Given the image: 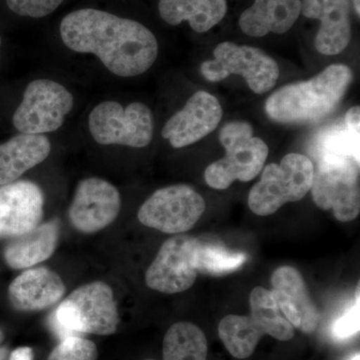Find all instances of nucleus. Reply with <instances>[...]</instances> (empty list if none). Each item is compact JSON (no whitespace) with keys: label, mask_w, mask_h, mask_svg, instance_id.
Here are the masks:
<instances>
[{"label":"nucleus","mask_w":360,"mask_h":360,"mask_svg":"<svg viewBox=\"0 0 360 360\" xmlns=\"http://www.w3.org/2000/svg\"><path fill=\"white\" fill-rule=\"evenodd\" d=\"M271 284L274 300L291 326L304 333H314L321 315L302 274L288 265L279 267L272 274Z\"/></svg>","instance_id":"2eb2a0df"},{"label":"nucleus","mask_w":360,"mask_h":360,"mask_svg":"<svg viewBox=\"0 0 360 360\" xmlns=\"http://www.w3.org/2000/svg\"><path fill=\"white\" fill-rule=\"evenodd\" d=\"M122 207L118 189L98 177L80 180L68 210L70 224L82 233H94L112 224Z\"/></svg>","instance_id":"f8f14e48"},{"label":"nucleus","mask_w":360,"mask_h":360,"mask_svg":"<svg viewBox=\"0 0 360 360\" xmlns=\"http://www.w3.org/2000/svg\"><path fill=\"white\" fill-rule=\"evenodd\" d=\"M51 153L44 134H20L0 143V186L13 184L26 172L44 162Z\"/></svg>","instance_id":"a211bd4d"},{"label":"nucleus","mask_w":360,"mask_h":360,"mask_svg":"<svg viewBox=\"0 0 360 360\" xmlns=\"http://www.w3.org/2000/svg\"><path fill=\"white\" fill-rule=\"evenodd\" d=\"M65 293L63 279L47 267L26 269L8 288L9 300L20 311H37L60 302Z\"/></svg>","instance_id":"f3484780"},{"label":"nucleus","mask_w":360,"mask_h":360,"mask_svg":"<svg viewBox=\"0 0 360 360\" xmlns=\"http://www.w3.org/2000/svg\"><path fill=\"white\" fill-rule=\"evenodd\" d=\"M120 323L117 305L108 284L94 281L73 290L51 316L61 340L77 333L110 335Z\"/></svg>","instance_id":"7ed1b4c3"},{"label":"nucleus","mask_w":360,"mask_h":360,"mask_svg":"<svg viewBox=\"0 0 360 360\" xmlns=\"http://www.w3.org/2000/svg\"><path fill=\"white\" fill-rule=\"evenodd\" d=\"M75 106V97L65 85L51 79H35L26 86L13 116L20 134H45L63 127Z\"/></svg>","instance_id":"1a4fd4ad"},{"label":"nucleus","mask_w":360,"mask_h":360,"mask_svg":"<svg viewBox=\"0 0 360 360\" xmlns=\"http://www.w3.org/2000/svg\"><path fill=\"white\" fill-rule=\"evenodd\" d=\"M221 104L208 92H195L182 110L174 113L165 123L161 135L174 148L191 146L205 139L221 122Z\"/></svg>","instance_id":"ddd939ff"},{"label":"nucleus","mask_w":360,"mask_h":360,"mask_svg":"<svg viewBox=\"0 0 360 360\" xmlns=\"http://www.w3.org/2000/svg\"><path fill=\"white\" fill-rule=\"evenodd\" d=\"M245 253L227 250L217 243H202L200 240L198 248V272L222 276L236 271L246 262Z\"/></svg>","instance_id":"a878e982"},{"label":"nucleus","mask_w":360,"mask_h":360,"mask_svg":"<svg viewBox=\"0 0 360 360\" xmlns=\"http://www.w3.org/2000/svg\"><path fill=\"white\" fill-rule=\"evenodd\" d=\"M161 18L170 25L187 21L194 32L203 33L224 20L226 0H160Z\"/></svg>","instance_id":"412c9836"},{"label":"nucleus","mask_w":360,"mask_h":360,"mask_svg":"<svg viewBox=\"0 0 360 360\" xmlns=\"http://www.w3.org/2000/svg\"><path fill=\"white\" fill-rule=\"evenodd\" d=\"M198 245L200 239L186 234L167 239L146 271L148 288L167 295L189 290L198 274Z\"/></svg>","instance_id":"9b49d317"},{"label":"nucleus","mask_w":360,"mask_h":360,"mask_svg":"<svg viewBox=\"0 0 360 360\" xmlns=\"http://www.w3.org/2000/svg\"><path fill=\"white\" fill-rule=\"evenodd\" d=\"M314 174V162L300 153L284 156L279 165H266L248 195L251 212L269 217L286 203L302 200L311 188Z\"/></svg>","instance_id":"39448f33"},{"label":"nucleus","mask_w":360,"mask_h":360,"mask_svg":"<svg viewBox=\"0 0 360 360\" xmlns=\"http://www.w3.org/2000/svg\"><path fill=\"white\" fill-rule=\"evenodd\" d=\"M44 195L30 180L0 186V238H13L32 231L41 221Z\"/></svg>","instance_id":"4468645a"},{"label":"nucleus","mask_w":360,"mask_h":360,"mask_svg":"<svg viewBox=\"0 0 360 360\" xmlns=\"http://www.w3.org/2000/svg\"><path fill=\"white\" fill-rule=\"evenodd\" d=\"M354 2V11L356 13L357 16H360V0H352Z\"/></svg>","instance_id":"2f4dec72"},{"label":"nucleus","mask_w":360,"mask_h":360,"mask_svg":"<svg viewBox=\"0 0 360 360\" xmlns=\"http://www.w3.org/2000/svg\"><path fill=\"white\" fill-rule=\"evenodd\" d=\"M0 47H1V37H0Z\"/></svg>","instance_id":"72a5a7b5"},{"label":"nucleus","mask_w":360,"mask_h":360,"mask_svg":"<svg viewBox=\"0 0 360 360\" xmlns=\"http://www.w3.org/2000/svg\"><path fill=\"white\" fill-rule=\"evenodd\" d=\"M89 129L92 139L101 146L143 148L153 141L155 122L153 111L146 103L123 106L108 101L90 111Z\"/></svg>","instance_id":"0eeeda50"},{"label":"nucleus","mask_w":360,"mask_h":360,"mask_svg":"<svg viewBox=\"0 0 360 360\" xmlns=\"http://www.w3.org/2000/svg\"><path fill=\"white\" fill-rule=\"evenodd\" d=\"M360 108L354 106L347 111L342 127H331L317 137L319 155L352 156L359 161Z\"/></svg>","instance_id":"b1692460"},{"label":"nucleus","mask_w":360,"mask_h":360,"mask_svg":"<svg viewBox=\"0 0 360 360\" xmlns=\"http://www.w3.org/2000/svg\"><path fill=\"white\" fill-rule=\"evenodd\" d=\"M97 348L94 341L78 335L68 336L52 350L47 360H96Z\"/></svg>","instance_id":"bb28decb"},{"label":"nucleus","mask_w":360,"mask_h":360,"mask_svg":"<svg viewBox=\"0 0 360 360\" xmlns=\"http://www.w3.org/2000/svg\"><path fill=\"white\" fill-rule=\"evenodd\" d=\"M146 360H155V359H146Z\"/></svg>","instance_id":"f704fd0d"},{"label":"nucleus","mask_w":360,"mask_h":360,"mask_svg":"<svg viewBox=\"0 0 360 360\" xmlns=\"http://www.w3.org/2000/svg\"><path fill=\"white\" fill-rule=\"evenodd\" d=\"M4 331L0 329V345H1V343L4 342ZM7 356H8V350H7V348L4 347H0V360H6Z\"/></svg>","instance_id":"7c9ffc66"},{"label":"nucleus","mask_w":360,"mask_h":360,"mask_svg":"<svg viewBox=\"0 0 360 360\" xmlns=\"http://www.w3.org/2000/svg\"><path fill=\"white\" fill-rule=\"evenodd\" d=\"M65 0H6L13 13L23 18H42L56 11Z\"/></svg>","instance_id":"cd10ccee"},{"label":"nucleus","mask_w":360,"mask_h":360,"mask_svg":"<svg viewBox=\"0 0 360 360\" xmlns=\"http://www.w3.org/2000/svg\"><path fill=\"white\" fill-rule=\"evenodd\" d=\"M205 200L193 187L174 184L158 189L144 201L137 217L146 226L168 234L191 231L205 212Z\"/></svg>","instance_id":"9d476101"},{"label":"nucleus","mask_w":360,"mask_h":360,"mask_svg":"<svg viewBox=\"0 0 360 360\" xmlns=\"http://www.w3.org/2000/svg\"><path fill=\"white\" fill-rule=\"evenodd\" d=\"M58 221L39 224L22 236L11 238L4 250V259L13 269H30L41 264L53 255L58 246Z\"/></svg>","instance_id":"aec40b11"},{"label":"nucleus","mask_w":360,"mask_h":360,"mask_svg":"<svg viewBox=\"0 0 360 360\" xmlns=\"http://www.w3.org/2000/svg\"><path fill=\"white\" fill-rule=\"evenodd\" d=\"M352 360H359V354H355L354 356L352 357Z\"/></svg>","instance_id":"473e14b6"},{"label":"nucleus","mask_w":360,"mask_h":360,"mask_svg":"<svg viewBox=\"0 0 360 360\" xmlns=\"http://www.w3.org/2000/svg\"><path fill=\"white\" fill-rule=\"evenodd\" d=\"M352 77L347 65H329L316 77L277 89L267 99L265 111L276 122L307 124L321 122L340 105Z\"/></svg>","instance_id":"f03ea898"},{"label":"nucleus","mask_w":360,"mask_h":360,"mask_svg":"<svg viewBox=\"0 0 360 360\" xmlns=\"http://www.w3.org/2000/svg\"><path fill=\"white\" fill-rule=\"evenodd\" d=\"M206 80L219 82L232 75H240L255 94H264L276 86L278 65L271 56L257 47L224 41L217 45L213 59L200 66Z\"/></svg>","instance_id":"6e6552de"},{"label":"nucleus","mask_w":360,"mask_h":360,"mask_svg":"<svg viewBox=\"0 0 360 360\" xmlns=\"http://www.w3.org/2000/svg\"><path fill=\"white\" fill-rule=\"evenodd\" d=\"M219 141L225 156L206 167V184L217 191L229 188L236 180L255 179L264 167L269 149L262 139L253 136L250 122L236 120L224 125Z\"/></svg>","instance_id":"20e7f679"},{"label":"nucleus","mask_w":360,"mask_h":360,"mask_svg":"<svg viewBox=\"0 0 360 360\" xmlns=\"http://www.w3.org/2000/svg\"><path fill=\"white\" fill-rule=\"evenodd\" d=\"M207 340L198 326L176 322L163 340V360H207Z\"/></svg>","instance_id":"5701e85b"},{"label":"nucleus","mask_w":360,"mask_h":360,"mask_svg":"<svg viewBox=\"0 0 360 360\" xmlns=\"http://www.w3.org/2000/svg\"><path fill=\"white\" fill-rule=\"evenodd\" d=\"M359 331V296L349 309L341 315L333 326V335L338 340H347Z\"/></svg>","instance_id":"c85d7f7f"},{"label":"nucleus","mask_w":360,"mask_h":360,"mask_svg":"<svg viewBox=\"0 0 360 360\" xmlns=\"http://www.w3.org/2000/svg\"><path fill=\"white\" fill-rule=\"evenodd\" d=\"M250 315L266 330V335L277 340L288 341L295 336V328L285 319L272 291L257 286L251 291Z\"/></svg>","instance_id":"393cba45"},{"label":"nucleus","mask_w":360,"mask_h":360,"mask_svg":"<svg viewBox=\"0 0 360 360\" xmlns=\"http://www.w3.org/2000/svg\"><path fill=\"white\" fill-rule=\"evenodd\" d=\"M59 32L68 49L94 54L116 77H139L158 59V39L148 27L108 11H72L61 20Z\"/></svg>","instance_id":"f257e3e1"},{"label":"nucleus","mask_w":360,"mask_h":360,"mask_svg":"<svg viewBox=\"0 0 360 360\" xmlns=\"http://www.w3.org/2000/svg\"><path fill=\"white\" fill-rule=\"evenodd\" d=\"M302 13V0H255L241 13L239 26L245 34L264 37L290 32Z\"/></svg>","instance_id":"6ab92c4d"},{"label":"nucleus","mask_w":360,"mask_h":360,"mask_svg":"<svg viewBox=\"0 0 360 360\" xmlns=\"http://www.w3.org/2000/svg\"><path fill=\"white\" fill-rule=\"evenodd\" d=\"M302 13L321 21L314 40L319 53L338 56L347 49L352 39L350 0H302Z\"/></svg>","instance_id":"dca6fc26"},{"label":"nucleus","mask_w":360,"mask_h":360,"mask_svg":"<svg viewBox=\"0 0 360 360\" xmlns=\"http://www.w3.org/2000/svg\"><path fill=\"white\" fill-rule=\"evenodd\" d=\"M220 340L232 356L245 359L253 354L266 330L251 315L229 314L219 322Z\"/></svg>","instance_id":"4be33fe9"},{"label":"nucleus","mask_w":360,"mask_h":360,"mask_svg":"<svg viewBox=\"0 0 360 360\" xmlns=\"http://www.w3.org/2000/svg\"><path fill=\"white\" fill-rule=\"evenodd\" d=\"M314 167L312 200L333 210L338 221L349 222L360 212L359 161L352 156L322 153Z\"/></svg>","instance_id":"423d86ee"},{"label":"nucleus","mask_w":360,"mask_h":360,"mask_svg":"<svg viewBox=\"0 0 360 360\" xmlns=\"http://www.w3.org/2000/svg\"><path fill=\"white\" fill-rule=\"evenodd\" d=\"M8 360H33L32 348L27 347L16 348L9 355Z\"/></svg>","instance_id":"c756f323"}]
</instances>
